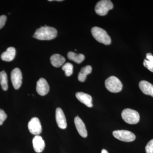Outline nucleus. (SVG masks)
<instances>
[{
  "label": "nucleus",
  "instance_id": "1",
  "mask_svg": "<svg viewBox=\"0 0 153 153\" xmlns=\"http://www.w3.org/2000/svg\"><path fill=\"white\" fill-rule=\"evenodd\" d=\"M57 34V30L55 28L45 26L36 30L33 37L39 40L49 41L56 38Z\"/></svg>",
  "mask_w": 153,
  "mask_h": 153
},
{
  "label": "nucleus",
  "instance_id": "2",
  "mask_svg": "<svg viewBox=\"0 0 153 153\" xmlns=\"http://www.w3.org/2000/svg\"><path fill=\"white\" fill-rule=\"evenodd\" d=\"M94 38L99 43L105 45H110L111 43V38L106 31L98 27H94L91 30Z\"/></svg>",
  "mask_w": 153,
  "mask_h": 153
},
{
  "label": "nucleus",
  "instance_id": "3",
  "mask_svg": "<svg viewBox=\"0 0 153 153\" xmlns=\"http://www.w3.org/2000/svg\"><path fill=\"white\" fill-rule=\"evenodd\" d=\"M122 117L125 122L129 124H136L139 122V114L133 109L126 108L123 111Z\"/></svg>",
  "mask_w": 153,
  "mask_h": 153
},
{
  "label": "nucleus",
  "instance_id": "4",
  "mask_svg": "<svg viewBox=\"0 0 153 153\" xmlns=\"http://www.w3.org/2000/svg\"><path fill=\"white\" fill-rule=\"evenodd\" d=\"M105 84L107 90L112 93L120 92L123 88V84L120 80L115 76H111L108 78Z\"/></svg>",
  "mask_w": 153,
  "mask_h": 153
},
{
  "label": "nucleus",
  "instance_id": "5",
  "mask_svg": "<svg viewBox=\"0 0 153 153\" xmlns=\"http://www.w3.org/2000/svg\"><path fill=\"white\" fill-rule=\"evenodd\" d=\"M113 4L109 0L99 1L95 6V11L97 15L100 16H105L110 10H112Z\"/></svg>",
  "mask_w": 153,
  "mask_h": 153
},
{
  "label": "nucleus",
  "instance_id": "6",
  "mask_svg": "<svg viewBox=\"0 0 153 153\" xmlns=\"http://www.w3.org/2000/svg\"><path fill=\"white\" fill-rule=\"evenodd\" d=\"M113 135L117 139L126 142L133 141L136 139L134 134L128 131L124 130L114 131L113 132Z\"/></svg>",
  "mask_w": 153,
  "mask_h": 153
},
{
  "label": "nucleus",
  "instance_id": "7",
  "mask_svg": "<svg viewBox=\"0 0 153 153\" xmlns=\"http://www.w3.org/2000/svg\"><path fill=\"white\" fill-rule=\"evenodd\" d=\"M11 79L14 88L19 89L22 83V74L19 68H15L11 73Z\"/></svg>",
  "mask_w": 153,
  "mask_h": 153
},
{
  "label": "nucleus",
  "instance_id": "8",
  "mask_svg": "<svg viewBox=\"0 0 153 153\" xmlns=\"http://www.w3.org/2000/svg\"><path fill=\"white\" fill-rule=\"evenodd\" d=\"M28 127L30 132L36 136L39 135L42 132L41 122L37 117L32 118L28 123Z\"/></svg>",
  "mask_w": 153,
  "mask_h": 153
},
{
  "label": "nucleus",
  "instance_id": "9",
  "mask_svg": "<svg viewBox=\"0 0 153 153\" xmlns=\"http://www.w3.org/2000/svg\"><path fill=\"white\" fill-rule=\"evenodd\" d=\"M49 91V86L47 80L44 78H40L37 82L36 91L39 95H46Z\"/></svg>",
  "mask_w": 153,
  "mask_h": 153
},
{
  "label": "nucleus",
  "instance_id": "10",
  "mask_svg": "<svg viewBox=\"0 0 153 153\" xmlns=\"http://www.w3.org/2000/svg\"><path fill=\"white\" fill-rule=\"evenodd\" d=\"M56 122L60 128L66 129L67 127V122L65 114L63 111L60 108H57L55 113Z\"/></svg>",
  "mask_w": 153,
  "mask_h": 153
},
{
  "label": "nucleus",
  "instance_id": "11",
  "mask_svg": "<svg viewBox=\"0 0 153 153\" xmlns=\"http://www.w3.org/2000/svg\"><path fill=\"white\" fill-rule=\"evenodd\" d=\"M33 148L37 153H41L44 151L45 147V142L41 136L36 135L33 140Z\"/></svg>",
  "mask_w": 153,
  "mask_h": 153
},
{
  "label": "nucleus",
  "instance_id": "12",
  "mask_svg": "<svg viewBox=\"0 0 153 153\" xmlns=\"http://www.w3.org/2000/svg\"><path fill=\"white\" fill-rule=\"evenodd\" d=\"M74 121L75 126L79 135L82 137L86 138L88 135L87 130L85 124L82 120L79 117L76 116L74 118Z\"/></svg>",
  "mask_w": 153,
  "mask_h": 153
},
{
  "label": "nucleus",
  "instance_id": "13",
  "mask_svg": "<svg viewBox=\"0 0 153 153\" xmlns=\"http://www.w3.org/2000/svg\"><path fill=\"white\" fill-rule=\"evenodd\" d=\"M76 97L80 102L85 104L88 107L91 108L93 106L92 98L91 96L83 92H79L76 94Z\"/></svg>",
  "mask_w": 153,
  "mask_h": 153
},
{
  "label": "nucleus",
  "instance_id": "14",
  "mask_svg": "<svg viewBox=\"0 0 153 153\" xmlns=\"http://www.w3.org/2000/svg\"><path fill=\"white\" fill-rule=\"evenodd\" d=\"M139 87L143 93L146 95L153 97V85L146 80H142L139 83Z\"/></svg>",
  "mask_w": 153,
  "mask_h": 153
},
{
  "label": "nucleus",
  "instance_id": "15",
  "mask_svg": "<svg viewBox=\"0 0 153 153\" xmlns=\"http://www.w3.org/2000/svg\"><path fill=\"white\" fill-rule=\"evenodd\" d=\"M16 55V50L15 48L10 47L7 49L6 52H3L1 55V58L4 61L9 62L13 60Z\"/></svg>",
  "mask_w": 153,
  "mask_h": 153
},
{
  "label": "nucleus",
  "instance_id": "16",
  "mask_svg": "<svg viewBox=\"0 0 153 153\" xmlns=\"http://www.w3.org/2000/svg\"><path fill=\"white\" fill-rule=\"evenodd\" d=\"M65 61V58L60 54H54L50 57V61L52 66L55 67L62 66L64 64Z\"/></svg>",
  "mask_w": 153,
  "mask_h": 153
},
{
  "label": "nucleus",
  "instance_id": "17",
  "mask_svg": "<svg viewBox=\"0 0 153 153\" xmlns=\"http://www.w3.org/2000/svg\"><path fill=\"white\" fill-rule=\"evenodd\" d=\"M92 71V67L90 66H86L82 67L78 75V79L80 82H83L86 79L87 75Z\"/></svg>",
  "mask_w": 153,
  "mask_h": 153
},
{
  "label": "nucleus",
  "instance_id": "18",
  "mask_svg": "<svg viewBox=\"0 0 153 153\" xmlns=\"http://www.w3.org/2000/svg\"><path fill=\"white\" fill-rule=\"evenodd\" d=\"M69 60L74 61L75 63H80L85 59V56L82 54H76L74 52H70L67 54Z\"/></svg>",
  "mask_w": 153,
  "mask_h": 153
},
{
  "label": "nucleus",
  "instance_id": "19",
  "mask_svg": "<svg viewBox=\"0 0 153 153\" xmlns=\"http://www.w3.org/2000/svg\"><path fill=\"white\" fill-rule=\"evenodd\" d=\"M143 65L149 71L153 72V56L150 53H147L143 62Z\"/></svg>",
  "mask_w": 153,
  "mask_h": 153
},
{
  "label": "nucleus",
  "instance_id": "20",
  "mask_svg": "<svg viewBox=\"0 0 153 153\" xmlns=\"http://www.w3.org/2000/svg\"><path fill=\"white\" fill-rule=\"evenodd\" d=\"M0 83L3 90H7L8 88L7 76L5 71L0 72Z\"/></svg>",
  "mask_w": 153,
  "mask_h": 153
},
{
  "label": "nucleus",
  "instance_id": "21",
  "mask_svg": "<svg viewBox=\"0 0 153 153\" xmlns=\"http://www.w3.org/2000/svg\"><path fill=\"white\" fill-rule=\"evenodd\" d=\"M62 69L65 71V75L67 76H69L72 75L73 71V66L70 63H65L62 66Z\"/></svg>",
  "mask_w": 153,
  "mask_h": 153
},
{
  "label": "nucleus",
  "instance_id": "22",
  "mask_svg": "<svg viewBox=\"0 0 153 153\" xmlns=\"http://www.w3.org/2000/svg\"><path fill=\"white\" fill-rule=\"evenodd\" d=\"M146 153H153V139L148 143L146 147Z\"/></svg>",
  "mask_w": 153,
  "mask_h": 153
},
{
  "label": "nucleus",
  "instance_id": "23",
  "mask_svg": "<svg viewBox=\"0 0 153 153\" xmlns=\"http://www.w3.org/2000/svg\"><path fill=\"white\" fill-rule=\"evenodd\" d=\"M7 115L3 110L0 109V125H2L7 118Z\"/></svg>",
  "mask_w": 153,
  "mask_h": 153
},
{
  "label": "nucleus",
  "instance_id": "24",
  "mask_svg": "<svg viewBox=\"0 0 153 153\" xmlns=\"http://www.w3.org/2000/svg\"><path fill=\"white\" fill-rule=\"evenodd\" d=\"M7 21V17L5 15L0 16V30L4 27Z\"/></svg>",
  "mask_w": 153,
  "mask_h": 153
},
{
  "label": "nucleus",
  "instance_id": "25",
  "mask_svg": "<svg viewBox=\"0 0 153 153\" xmlns=\"http://www.w3.org/2000/svg\"><path fill=\"white\" fill-rule=\"evenodd\" d=\"M101 153H108V151L105 149H102L101 151Z\"/></svg>",
  "mask_w": 153,
  "mask_h": 153
}]
</instances>
